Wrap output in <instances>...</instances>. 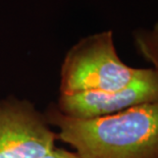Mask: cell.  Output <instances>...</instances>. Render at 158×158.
Returning a JSON list of instances; mask_svg holds the SVG:
<instances>
[{
    "mask_svg": "<svg viewBox=\"0 0 158 158\" xmlns=\"http://www.w3.org/2000/svg\"><path fill=\"white\" fill-rule=\"evenodd\" d=\"M44 114L80 158H158V101L91 119L65 116L54 104Z\"/></svg>",
    "mask_w": 158,
    "mask_h": 158,
    "instance_id": "1",
    "label": "cell"
},
{
    "mask_svg": "<svg viewBox=\"0 0 158 158\" xmlns=\"http://www.w3.org/2000/svg\"><path fill=\"white\" fill-rule=\"evenodd\" d=\"M144 70L119 58L112 31L96 33L84 37L66 52L60 69V94L117 91L131 85Z\"/></svg>",
    "mask_w": 158,
    "mask_h": 158,
    "instance_id": "2",
    "label": "cell"
},
{
    "mask_svg": "<svg viewBox=\"0 0 158 158\" xmlns=\"http://www.w3.org/2000/svg\"><path fill=\"white\" fill-rule=\"evenodd\" d=\"M56 132L29 100L0 99V158H38L55 148Z\"/></svg>",
    "mask_w": 158,
    "mask_h": 158,
    "instance_id": "3",
    "label": "cell"
},
{
    "mask_svg": "<svg viewBox=\"0 0 158 158\" xmlns=\"http://www.w3.org/2000/svg\"><path fill=\"white\" fill-rule=\"evenodd\" d=\"M154 101H158V75L151 68L145 69L142 76L123 89L59 94L54 105L65 116L91 119Z\"/></svg>",
    "mask_w": 158,
    "mask_h": 158,
    "instance_id": "4",
    "label": "cell"
},
{
    "mask_svg": "<svg viewBox=\"0 0 158 158\" xmlns=\"http://www.w3.org/2000/svg\"><path fill=\"white\" fill-rule=\"evenodd\" d=\"M138 53L151 63L158 75V19L150 28H139L133 32Z\"/></svg>",
    "mask_w": 158,
    "mask_h": 158,
    "instance_id": "5",
    "label": "cell"
},
{
    "mask_svg": "<svg viewBox=\"0 0 158 158\" xmlns=\"http://www.w3.org/2000/svg\"><path fill=\"white\" fill-rule=\"evenodd\" d=\"M38 158H80V156L73 151H68L65 149H62V148L55 147L50 152Z\"/></svg>",
    "mask_w": 158,
    "mask_h": 158,
    "instance_id": "6",
    "label": "cell"
}]
</instances>
